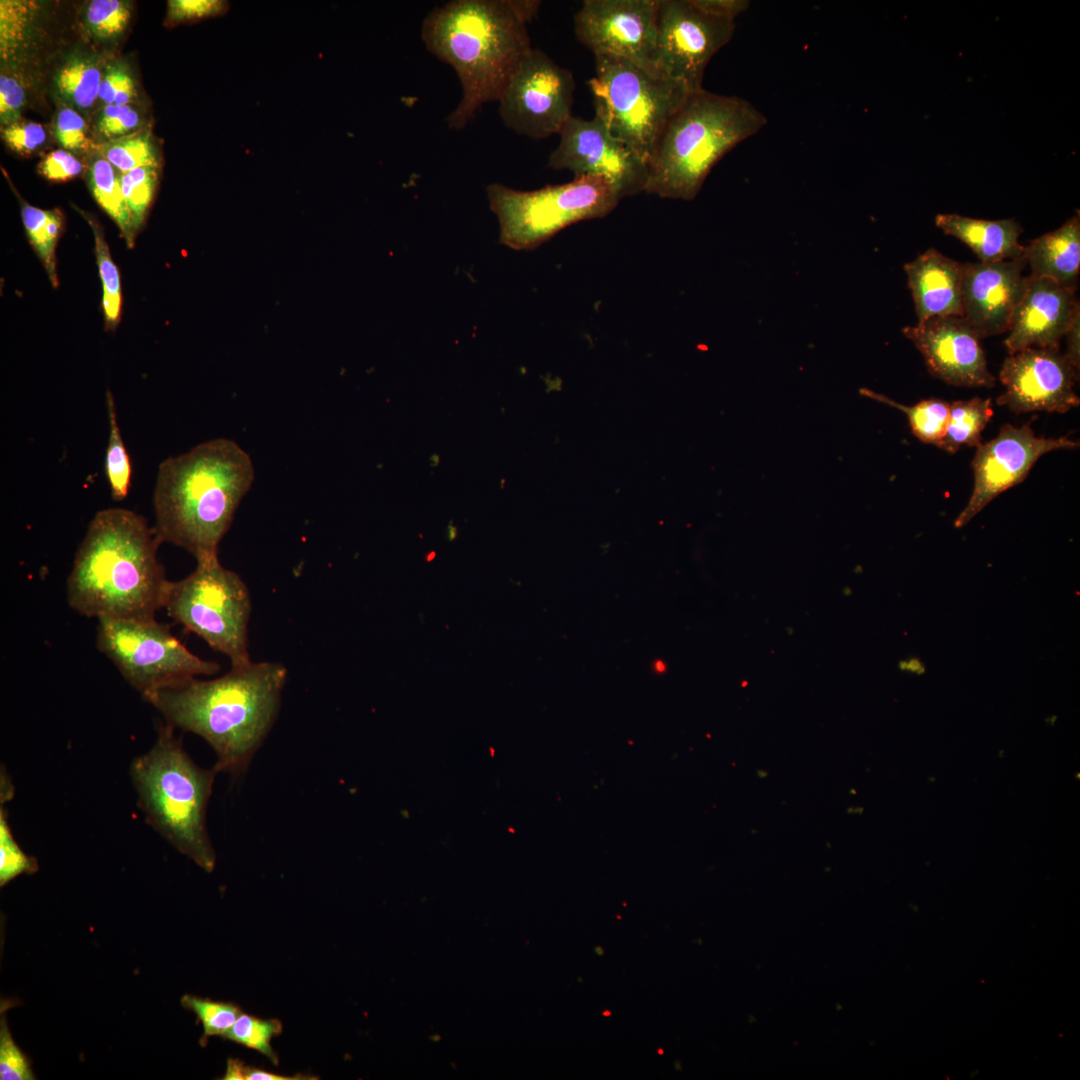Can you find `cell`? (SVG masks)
<instances>
[{"label":"cell","mask_w":1080,"mask_h":1080,"mask_svg":"<svg viewBox=\"0 0 1080 1080\" xmlns=\"http://www.w3.org/2000/svg\"><path fill=\"white\" fill-rule=\"evenodd\" d=\"M88 125L81 113L63 105L53 120V135L58 144L73 154H86L98 148L88 134Z\"/></svg>","instance_id":"37"},{"label":"cell","mask_w":1080,"mask_h":1080,"mask_svg":"<svg viewBox=\"0 0 1080 1080\" xmlns=\"http://www.w3.org/2000/svg\"><path fill=\"white\" fill-rule=\"evenodd\" d=\"M254 476L250 456L226 438L166 458L158 467L153 493L157 538L183 548L196 561L218 556Z\"/></svg>","instance_id":"4"},{"label":"cell","mask_w":1080,"mask_h":1080,"mask_svg":"<svg viewBox=\"0 0 1080 1080\" xmlns=\"http://www.w3.org/2000/svg\"><path fill=\"white\" fill-rule=\"evenodd\" d=\"M766 124L765 115L743 98L704 88L691 92L657 139L645 192L694 199L712 168Z\"/></svg>","instance_id":"5"},{"label":"cell","mask_w":1080,"mask_h":1080,"mask_svg":"<svg viewBox=\"0 0 1080 1080\" xmlns=\"http://www.w3.org/2000/svg\"><path fill=\"white\" fill-rule=\"evenodd\" d=\"M96 642L98 650L142 697L220 670L217 662L192 653L168 625L155 618H99Z\"/></svg>","instance_id":"10"},{"label":"cell","mask_w":1080,"mask_h":1080,"mask_svg":"<svg viewBox=\"0 0 1080 1080\" xmlns=\"http://www.w3.org/2000/svg\"><path fill=\"white\" fill-rule=\"evenodd\" d=\"M1022 256L1031 276L1049 278L1061 285L1077 287L1080 270V216L1023 246Z\"/></svg>","instance_id":"22"},{"label":"cell","mask_w":1080,"mask_h":1080,"mask_svg":"<svg viewBox=\"0 0 1080 1080\" xmlns=\"http://www.w3.org/2000/svg\"><path fill=\"white\" fill-rule=\"evenodd\" d=\"M691 2L711 16L734 22L750 6L748 0H691Z\"/></svg>","instance_id":"45"},{"label":"cell","mask_w":1080,"mask_h":1080,"mask_svg":"<svg viewBox=\"0 0 1080 1080\" xmlns=\"http://www.w3.org/2000/svg\"><path fill=\"white\" fill-rule=\"evenodd\" d=\"M610 1014H611L610 1011H604L603 1012V1015H605V1016H609Z\"/></svg>","instance_id":"52"},{"label":"cell","mask_w":1080,"mask_h":1080,"mask_svg":"<svg viewBox=\"0 0 1080 1080\" xmlns=\"http://www.w3.org/2000/svg\"><path fill=\"white\" fill-rule=\"evenodd\" d=\"M137 87L128 65L112 61L104 65L98 102L103 106L133 104Z\"/></svg>","instance_id":"39"},{"label":"cell","mask_w":1080,"mask_h":1080,"mask_svg":"<svg viewBox=\"0 0 1080 1080\" xmlns=\"http://www.w3.org/2000/svg\"><path fill=\"white\" fill-rule=\"evenodd\" d=\"M161 544L145 518L124 508L91 519L67 578V602L86 617L151 619L169 585L157 558Z\"/></svg>","instance_id":"3"},{"label":"cell","mask_w":1080,"mask_h":1080,"mask_svg":"<svg viewBox=\"0 0 1080 1080\" xmlns=\"http://www.w3.org/2000/svg\"><path fill=\"white\" fill-rule=\"evenodd\" d=\"M456 537H457V528L455 526H453L452 522L450 521V523H449V525L447 527V538H448L449 541H452Z\"/></svg>","instance_id":"49"},{"label":"cell","mask_w":1080,"mask_h":1080,"mask_svg":"<svg viewBox=\"0 0 1080 1080\" xmlns=\"http://www.w3.org/2000/svg\"><path fill=\"white\" fill-rule=\"evenodd\" d=\"M1067 349L1063 354L1071 366L1079 372L1080 369V305L1074 311L1068 329L1066 331Z\"/></svg>","instance_id":"46"},{"label":"cell","mask_w":1080,"mask_h":1080,"mask_svg":"<svg viewBox=\"0 0 1080 1080\" xmlns=\"http://www.w3.org/2000/svg\"><path fill=\"white\" fill-rule=\"evenodd\" d=\"M174 729L167 723L160 725L153 746L131 763L137 804L146 822L168 843L212 872L216 856L206 812L218 772L195 764Z\"/></svg>","instance_id":"6"},{"label":"cell","mask_w":1080,"mask_h":1080,"mask_svg":"<svg viewBox=\"0 0 1080 1080\" xmlns=\"http://www.w3.org/2000/svg\"><path fill=\"white\" fill-rule=\"evenodd\" d=\"M21 216L28 240L56 288L59 280L55 253L63 230V214L58 208L45 210L21 201Z\"/></svg>","instance_id":"26"},{"label":"cell","mask_w":1080,"mask_h":1080,"mask_svg":"<svg viewBox=\"0 0 1080 1080\" xmlns=\"http://www.w3.org/2000/svg\"><path fill=\"white\" fill-rule=\"evenodd\" d=\"M38 5L31 1L0 2L1 63L11 62L28 47L35 36Z\"/></svg>","instance_id":"27"},{"label":"cell","mask_w":1080,"mask_h":1080,"mask_svg":"<svg viewBox=\"0 0 1080 1080\" xmlns=\"http://www.w3.org/2000/svg\"><path fill=\"white\" fill-rule=\"evenodd\" d=\"M89 223L94 235V249L99 275L102 282V310L104 313L107 330H114L121 316L122 291L120 275L115 265L109 246L105 240L103 230L99 223L91 215L76 208Z\"/></svg>","instance_id":"30"},{"label":"cell","mask_w":1080,"mask_h":1080,"mask_svg":"<svg viewBox=\"0 0 1080 1080\" xmlns=\"http://www.w3.org/2000/svg\"><path fill=\"white\" fill-rule=\"evenodd\" d=\"M132 17V3L126 0H91L82 12L86 32L104 43L117 42L126 32Z\"/></svg>","instance_id":"31"},{"label":"cell","mask_w":1080,"mask_h":1080,"mask_svg":"<svg viewBox=\"0 0 1080 1080\" xmlns=\"http://www.w3.org/2000/svg\"><path fill=\"white\" fill-rule=\"evenodd\" d=\"M559 135L549 167L569 170L574 177L602 176L614 186L620 199L645 191L646 161L615 138L598 116L591 120L571 116Z\"/></svg>","instance_id":"14"},{"label":"cell","mask_w":1080,"mask_h":1080,"mask_svg":"<svg viewBox=\"0 0 1080 1080\" xmlns=\"http://www.w3.org/2000/svg\"><path fill=\"white\" fill-rule=\"evenodd\" d=\"M117 171L144 166L160 167V152L151 130L143 128L98 145L96 149Z\"/></svg>","instance_id":"29"},{"label":"cell","mask_w":1080,"mask_h":1080,"mask_svg":"<svg viewBox=\"0 0 1080 1080\" xmlns=\"http://www.w3.org/2000/svg\"><path fill=\"white\" fill-rule=\"evenodd\" d=\"M85 178L97 204L114 221L127 246L132 248L136 232L122 193L119 171L96 150L86 162Z\"/></svg>","instance_id":"24"},{"label":"cell","mask_w":1080,"mask_h":1080,"mask_svg":"<svg viewBox=\"0 0 1080 1080\" xmlns=\"http://www.w3.org/2000/svg\"><path fill=\"white\" fill-rule=\"evenodd\" d=\"M900 667L902 670H908L914 673H923L925 670L922 664L917 659L902 662L900 663Z\"/></svg>","instance_id":"48"},{"label":"cell","mask_w":1080,"mask_h":1080,"mask_svg":"<svg viewBox=\"0 0 1080 1080\" xmlns=\"http://www.w3.org/2000/svg\"><path fill=\"white\" fill-rule=\"evenodd\" d=\"M282 1030V1023L278 1019H261L242 1013L222 1038L256 1050L274 1065H278L279 1058L271 1046V1041L280 1035Z\"/></svg>","instance_id":"33"},{"label":"cell","mask_w":1080,"mask_h":1080,"mask_svg":"<svg viewBox=\"0 0 1080 1080\" xmlns=\"http://www.w3.org/2000/svg\"><path fill=\"white\" fill-rule=\"evenodd\" d=\"M735 22L711 16L691 0H659L656 65L691 92L702 81L712 57L732 38Z\"/></svg>","instance_id":"12"},{"label":"cell","mask_w":1080,"mask_h":1080,"mask_svg":"<svg viewBox=\"0 0 1080 1080\" xmlns=\"http://www.w3.org/2000/svg\"><path fill=\"white\" fill-rule=\"evenodd\" d=\"M160 167L144 166L126 173L119 172V181L127 206L131 212L137 234L145 222L158 184Z\"/></svg>","instance_id":"34"},{"label":"cell","mask_w":1080,"mask_h":1080,"mask_svg":"<svg viewBox=\"0 0 1080 1080\" xmlns=\"http://www.w3.org/2000/svg\"><path fill=\"white\" fill-rule=\"evenodd\" d=\"M594 56L595 76L588 86L595 115L647 163L665 125L691 91L683 83L627 59Z\"/></svg>","instance_id":"7"},{"label":"cell","mask_w":1080,"mask_h":1080,"mask_svg":"<svg viewBox=\"0 0 1080 1080\" xmlns=\"http://www.w3.org/2000/svg\"><path fill=\"white\" fill-rule=\"evenodd\" d=\"M30 1062L14 1041L3 1011L0 1021V1079L34 1080Z\"/></svg>","instance_id":"40"},{"label":"cell","mask_w":1080,"mask_h":1080,"mask_svg":"<svg viewBox=\"0 0 1080 1080\" xmlns=\"http://www.w3.org/2000/svg\"><path fill=\"white\" fill-rule=\"evenodd\" d=\"M902 332L922 354L932 376L959 387L995 385L981 339L962 316L931 317Z\"/></svg>","instance_id":"17"},{"label":"cell","mask_w":1080,"mask_h":1080,"mask_svg":"<svg viewBox=\"0 0 1080 1080\" xmlns=\"http://www.w3.org/2000/svg\"><path fill=\"white\" fill-rule=\"evenodd\" d=\"M37 171L49 181L65 182L85 174L86 163L69 151L57 149L44 156Z\"/></svg>","instance_id":"44"},{"label":"cell","mask_w":1080,"mask_h":1080,"mask_svg":"<svg viewBox=\"0 0 1080 1080\" xmlns=\"http://www.w3.org/2000/svg\"><path fill=\"white\" fill-rule=\"evenodd\" d=\"M1078 447L1079 442L1067 436L1038 437L1030 424L1002 426L995 438L977 447L971 463L974 488L966 507L954 522L955 527L966 525L1000 493L1021 483L1044 454Z\"/></svg>","instance_id":"15"},{"label":"cell","mask_w":1080,"mask_h":1080,"mask_svg":"<svg viewBox=\"0 0 1080 1080\" xmlns=\"http://www.w3.org/2000/svg\"><path fill=\"white\" fill-rule=\"evenodd\" d=\"M304 1079H316V1077H310L309 1075L298 1074L294 1076H286L271 1071H266L257 1067L247 1066L244 1062L241 1065L240 1080H304Z\"/></svg>","instance_id":"47"},{"label":"cell","mask_w":1080,"mask_h":1080,"mask_svg":"<svg viewBox=\"0 0 1080 1080\" xmlns=\"http://www.w3.org/2000/svg\"><path fill=\"white\" fill-rule=\"evenodd\" d=\"M143 127V116L133 104L103 106L94 122V131L97 139H101L100 144Z\"/></svg>","instance_id":"38"},{"label":"cell","mask_w":1080,"mask_h":1080,"mask_svg":"<svg viewBox=\"0 0 1080 1080\" xmlns=\"http://www.w3.org/2000/svg\"><path fill=\"white\" fill-rule=\"evenodd\" d=\"M104 65L92 54L67 55L53 74V90L63 105L81 114L89 111L98 101Z\"/></svg>","instance_id":"23"},{"label":"cell","mask_w":1080,"mask_h":1080,"mask_svg":"<svg viewBox=\"0 0 1080 1080\" xmlns=\"http://www.w3.org/2000/svg\"><path fill=\"white\" fill-rule=\"evenodd\" d=\"M859 393L904 412L909 420L912 433L920 441L937 446L943 438L948 424L950 403L941 399L930 398L922 400L913 406H907L867 388H861Z\"/></svg>","instance_id":"28"},{"label":"cell","mask_w":1080,"mask_h":1080,"mask_svg":"<svg viewBox=\"0 0 1080 1080\" xmlns=\"http://www.w3.org/2000/svg\"><path fill=\"white\" fill-rule=\"evenodd\" d=\"M429 461L432 467H436L440 462V457L437 454H433L431 455Z\"/></svg>","instance_id":"50"},{"label":"cell","mask_w":1080,"mask_h":1080,"mask_svg":"<svg viewBox=\"0 0 1080 1080\" xmlns=\"http://www.w3.org/2000/svg\"><path fill=\"white\" fill-rule=\"evenodd\" d=\"M1076 290L1077 287L1064 286L1049 278L1029 275L1004 341L1009 354L1030 347L1059 349L1080 305Z\"/></svg>","instance_id":"19"},{"label":"cell","mask_w":1080,"mask_h":1080,"mask_svg":"<svg viewBox=\"0 0 1080 1080\" xmlns=\"http://www.w3.org/2000/svg\"><path fill=\"white\" fill-rule=\"evenodd\" d=\"M229 4L220 0H169L166 25L191 23L227 12Z\"/></svg>","instance_id":"42"},{"label":"cell","mask_w":1080,"mask_h":1080,"mask_svg":"<svg viewBox=\"0 0 1080 1080\" xmlns=\"http://www.w3.org/2000/svg\"><path fill=\"white\" fill-rule=\"evenodd\" d=\"M659 0H585L574 17L577 40L597 54L627 59L662 75L656 65Z\"/></svg>","instance_id":"13"},{"label":"cell","mask_w":1080,"mask_h":1080,"mask_svg":"<svg viewBox=\"0 0 1080 1080\" xmlns=\"http://www.w3.org/2000/svg\"><path fill=\"white\" fill-rule=\"evenodd\" d=\"M26 101V89L20 75L2 69L0 75L1 127L22 119Z\"/></svg>","instance_id":"43"},{"label":"cell","mask_w":1080,"mask_h":1080,"mask_svg":"<svg viewBox=\"0 0 1080 1080\" xmlns=\"http://www.w3.org/2000/svg\"><path fill=\"white\" fill-rule=\"evenodd\" d=\"M38 863L28 856L15 840L7 819L6 809L0 807V886L3 887L22 874H34Z\"/></svg>","instance_id":"36"},{"label":"cell","mask_w":1080,"mask_h":1080,"mask_svg":"<svg viewBox=\"0 0 1080 1080\" xmlns=\"http://www.w3.org/2000/svg\"><path fill=\"white\" fill-rule=\"evenodd\" d=\"M658 1053H659V1054H663V1051H662L661 1049H659V1050H658Z\"/></svg>","instance_id":"53"},{"label":"cell","mask_w":1080,"mask_h":1080,"mask_svg":"<svg viewBox=\"0 0 1080 1080\" xmlns=\"http://www.w3.org/2000/svg\"><path fill=\"white\" fill-rule=\"evenodd\" d=\"M575 88L568 69L532 49L498 101L500 117L506 127L532 139L559 134L572 116Z\"/></svg>","instance_id":"11"},{"label":"cell","mask_w":1080,"mask_h":1080,"mask_svg":"<svg viewBox=\"0 0 1080 1080\" xmlns=\"http://www.w3.org/2000/svg\"><path fill=\"white\" fill-rule=\"evenodd\" d=\"M163 608L187 631L224 654L231 666L251 662L247 638L250 593L242 578L222 566L218 556L196 561L192 573L170 581Z\"/></svg>","instance_id":"9"},{"label":"cell","mask_w":1080,"mask_h":1080,"mask_svg":"<svg viewBox=\"0 0 1080 1080\" xmlns=\"http://www.w3.org/2000/svg\"><path fill=\"white\" fill-rule=\"evenodd\" d=\"M1 137L6 146L21 156H29L47 141L45 128L38 122L19 120L1 127Z\"/></svg>","instance_id":"41"},{"label":"cell","mask_w":1080,"mask_h":1080,"mask_svg":"<svg viewBox=\"0 0 1080 1080\" xmlns=\"http://www.w3.org/2000/svg\"><path fill=\"white\" fill-rule=\"evenodd\" d=\"M917 322L935 316H962L963 263L930 248L904 265Z\"/></svg>","instance_id":"20"},{"label":"cell","mask_w":1080,"mask_h":1080,"mask_svg":"<svg viewBox=\"0 0 1080 1080\" xmlns=\"http://www.w3.org/2000/svg\"><path fill=\"white\" fill-rule=\"evenodd\" d=\"M109 437L105 454V474L114 501H122L131 485L132 467L117 421L116 407L110 391L106 393Z\"/></svg>","instance_id":"32"},{"label":"cell","mask_w":1080,"mask_h":1080,"mask_svg":"<svg viewBox=\"0 0 1080 1080\" xmlns=\"http://www.w3.org/2000/svg\"><path fill=\"white\" fill-rule=\"evenodd\" d=\"M287 680L277 662H250L212 680L197 677L143 698L173 728L203 738L216 754L217 772L239 773L268 735Z\"/></svg>","instance_id":"2"},{"label":"cell","mask_w":1080,"mask_h":1080,"mask_svg":"<svg viewBox=\"0 0 1080 1080\" xmlns=\"http://www.w3.org/2000/svg\"><path fill=\"white\" fill-rule=\"evenodd\" d=\"M935 224L945 234L967 245L980 262L1016 259L1022 256L1019 243L1023 232L1015 219L986 220L959 214H937Z\"/></svg>","instance_id":"21"},{"label":"cell","mask_w":1080,"mask_h":1080,"mask_svg":"<svg viewBox=\"0 0 1080 1080\" xmlns=\"http://www.w3.org/2000/svg\"><path fill=\"white\" fill-rule=\"evenodd\" d=\"M541 2L453 0L435 7L422 23L427 50L455 70L462 98L447 116L461 130L486 103L499 101L533 49L528 23Z\"/></svg>","instance_id":"1"},{"label":"cell","mask_w":1080,"mask_h":1080,"mask_svg":"<svg viewBox=\"0 0 1080 1080\" xmlns=\"http://www.w3.org/2000/svg\"><path fill=\"white\" fill-rule=\"evenodd\" d=\"M434 556H435V552H431V553H429V555H428V556L426 557V560H427V561H430V560H432V559L434 558Z\"/></svg>","instance_id":"51"},{"label":"cell","mask_w":1080,"mask_h":1080,"mask_svg":"<svg viewBox=\"0 0 1080 1080\" xmlns=\"http://www.w3.org/2000/svg\"><path fill=\"white\" fill-rule=\"evenodd\" d=\"M999 379L1005 392L997 404L1016 414L1066 413L1080 404L1074 391L1079 372L1059 349L1030 347L1012 353L1005 359Z\"/></svg>","instance_id":"16"},{"label":"cell","mask_w":1080,"mask_h":1080,"mask_svg":"<svg viewBox=\"0 0 1080 1080\" xmlns=\"http://www.w3.org/2000/svg\"><path fill=\"white\" fill-rule=\"evenodd\" d=\"M180 1002L202 1023L203 1034L200 1040L202 1046H206L211 1036L222 1037L243 1013L241 1008L234 1003L214 1001L194 995H184Z\"/></svg>","instance_id":"35"},{"label":"cell","mask_w":1080,"mask_h":1080,"mask_svg":"<svg viewBox=\"0 0 1080 1080\" xmlns=\"http://www.w3.org/2000/svg\"><path fill=\"white\" fill-rule=\"evenodd\" d=\"M1023 256L1003 261L963 263L962 317L980 339L1008 332L1028 284Z\"/></svg>","instance_id":"18"},{"label":"cell","mask_w":1080,"mask_h":1080,"mask_svg":"<svg viewBox=\"0 0 1080 1080\" xmlns=\"http://www.w3.org/2000/svg\"><path fill=\"white\" fill-rule=\"evenodd\" d=\"M992 416L990 398L974 397L950 403L948 424L937 447L950 454L956 453L963 445L978 447L982 431Z\"/></svg>","instance_id":"25"},{"label":"cell","mask_w":1080,"mask_h":1080,"mask_svg":"<svg viewBox=\"0 0 1080 1080\" xmlns=\"http://www.w3.org/2000/svg\"><path fill=\"white\" fill-rule=\"evenodd\" d=\"M486 191L499 221L500 242L515 250L535 249L572 224L603 218L620 200L606 178L594 175L532 191L495 183Z\"/></svg>","instance_id":"8"}]
</instances>
